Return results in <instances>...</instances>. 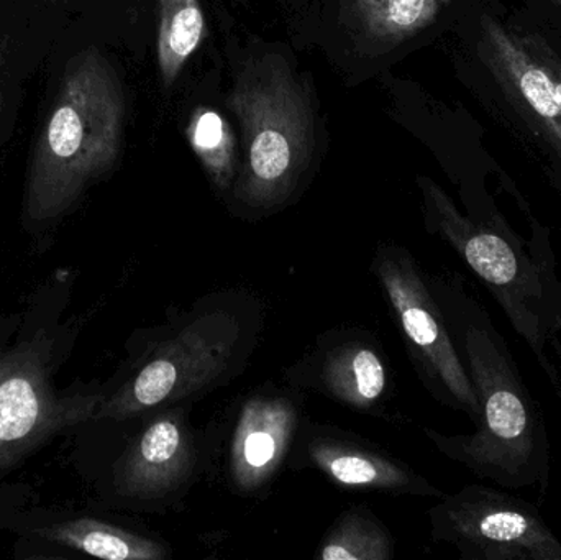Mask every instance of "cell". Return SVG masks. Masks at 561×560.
Masks as SVG:
<instances>
[{"label":"cell","instance_id":"obj_1","mask_svg":"<svg viewBox=\"0 0 561 560\" xmlns=\"http://www.w3.org/2000/svg\"><path fill=\"white\" fill-rule=\"evenodd\" d=\"M434 293L473 384L480 418L471 434L427 430L428 439L478 479L546 495L552 476L549 430L510 344L460 279L438 283Z\"/></svg>","mask_w":561,"mask_h":560},{"label":"cell","instance_id":"obj_2","mask_svg":"<svg viewBox=\"0 0 561 560\" xmlns=\"http://www.w3.org/2000/svg\"><path fill=\"white\" fill-rule=\"evenodd\" d=\"M428 229L486 286L526 342L561 401V278L549 230L534 224L524 240L497 214L461 213L428 178H419Z\"/></svg>","mask_w":561,"mask_h":560},{"label":"cell","instance_id":"obj_3","mask_svg":"<svg viewBox=\"0 0 561 560\" xmlns=\"http://www.w3.org/2000/svg\"><path fill=\"white\" fill-rule=\"evenodd\" d=\"M65 285L0 318V482L56 437L95 420L105 398L58 385L78 329L65 319Z\"/></svg>","mask_w":561,"mask_h":560},{"label":"cell","instance_id":"obj_4","mask_svg":"<svg viewBox=\"0 0 561 560\" xmlns=\"http://www.w3.org/2000/svg\"><path fill=\"white\" fill-rule=\"evenodd\" d=\"M125 98L117 72L99 49L69 59L55 104L39 130L26 180L23 220L49 227L117 163Z\"/></svg>","mask_w":561,"mask_h":560},{"label":"cell","instance_id":"obj_5","mask_svg":"<svg viewBox=\"0 0 561 560\" xmlns=\"http://www.w3.org/2000/svg\"><path fill=\"white\" fill-rule=\"evenodd\" d=\"M227 105L239 118L245 161L237 199L272 209L289 199L313 150L309 95L278 55L253 59L239 72Z\"/></svg>","mask_w":561,"mask_h":560},{"label":"cell","instance_id":"obj_6","mask_svg":"<svg viewBox=\"0 0 561 560\" xmlns=\"http://www.w3.org/2000/svg\"><path fill=\"white\" fill-rule=\"evenodd\" d=\"M432 536L467 560H561V539L539 506L488 485L442 496L431 510Z\"/></svg>","mask_w":561,"mask_h":560},{"label":"cell","instance_id":"obj_7","mask_svg":"<svg viewBox=\"0 0 561 560\" xmlns=\"http://www.w3.org/2000/svg\"><path fill=\"white\" fill-rule=\"evenodd\" d=\"M376 275L432 393L477 424L480 404L470 375L444 309L412 256L402 249L381 250Z\"/></svg>","mask_w":561,"mask_h":560},{"label":"cell","instance_id":"obj_8","mask_svg":"<svg viewBox=\"0 0 561 560\" xmlns=\"http://www.w3.org/2000/svg\"><path fill=\"white\" fill-rule=\"evenodd\" d=\"M239 339V324L229 316L197 319L161 344L130 380L105 397L95 420H130L210 387L229 370Z\"/></svg>","mask_w":561,"mask_h":560},{"label":"cell","instance_id":"obj_9","mask_svg":"<svg viewBox=\"0 0 561 560\" xmlns=\"http://www.w3.org/2000/svg\"><path fill=\"white\" fill-rule=\"evenodd\" d=\"M480 55L507 98L546 138L561 164V61L539 36L483 16Z\"/></svg>","mask_w":561,"mask_h":560},{"label":"cell","instance_id":"obj_10","mask_svg":"<svg viewBox=\"0 0 561 560\" xmlns=\"http://www.w3.org/2000/svg\"><path fill=\"white\" fill-rule=\"evenodd\" d=\"M196 464L193 434L181 414L151 421L115 464V487L128 499H160L190 479Z\"/></svg>","mask_w":561,"mask_h":560},{"label":"cell","instance_id":"obj_11","mask_svg":"<svg viewBox=\"0 0 561 560\" xmlns=\"http://www.w3.org/2000/svg\"><path fill=\"white\" fill-rule=\"evenodd\" d=\"M296 426V408L289 401L273 397L247 401L230 447V476L237 489L253 492L275 476Z\"/></svg>","mask_w":561,"mask_h":560},{"label":"cell","instance_id":"obj_12","mask_svg":"<svg viewBox=\"0 0 561 560\" xmlns=\"http://www.w3.org/2000/svg\"><path fill=\"white\" fill-rule=\"evenodd\" d=\"M309 456L313 466L330 480L348 489L392 490L421 496H444L428 480L415 476L409 467L345 441H312Z\"/></svg>","mask_w":561,"mask_h":560},{"label":"cell","instance_id":"obj_13","mask_svg":"<svg viewBox=\"0 0 561 560\" xmlns=\"http://www.w3.org/2000/svg\"><path fill=\"white\" fill-rule=\"evenodd\" d=\"M35 535L58 548L107 560H161L163 546L95 518H75L36 529Z\"/></svg>","mask_w":561,"mask_h":560},{"label":"cell","instance_id":"obj_14","mask_svg":"<svg viewBox=\"0 0 561 560\" xmlns=\"http://www.w3.org/2000/svg\"><path fill=\"white\" fill-rule=\"evenodd\" d=\"M385 364L378 352L362 344L336 347L327 354L322 381L327 390L348 407L368 410L385 393Z\"/></svg>","mask_w":561,"mask_h":560},{"label":"cell","instance_id":"obj_15","mask_svg":"<svg viewBox=\"0 0 561 560\" xmlns=\"http://www.w3.org/2000/svg\"><path fill=\"white\" fill-rule=\"evenodd\" d=\"M158 65L170 88L206 35L199 0H158Z\"/></svg>","mask_w":561,"mask_h":560},{"label":"cell","instance_id":"obj_16","mask_svg":"<svg viewBox=\"0 0 561 560\" xmlns=\"http://www.w3.org/2000/svg\"><path fill=\"white\" fill-rule=\"evenodd\" d=\"M454 0H353L356 19L369 38L398 43L435 22Z\"/></svg>","mask_w":561,"mask_h":560},{"label":"cell","instance_id":"obj_17","mask_svg":"<svg viewBox=\"0 0 561 560\" xmlns=\"http://www.w3.org/2000/svg\"><path fill=\"white\" fill-rule=\"evenodd\" d=\"M187 140L217 190L226 191L236 178V137L226 118L199 107L187 127Z\"/></svg>","mask_w":561,"mask_h":560},{"label":"cell","instance_id":"obj_18","mask_svg":"<svg viewBox=\"0 0 561 560\" xmlns=\"http://www.w3.org/2000/svg\"><path fill=\"white\" fill-rule=\"evenodd\" d=\"M322 560H386L392 558L388 532L362 510L345 513L320 546Z\"/></svg>","mask_w":561,"mask_h":560},{"label":"cell","instance_id":"obj_19","mask_svg":"<svg viewBox=\"0 0 561 560\" xmlns=\"http://www.w3.org/2000/svg\"><path fill=\"white\" fill-rule=\"evenodd\" d=\"M3 107H5V92H3V52L0 49V124H2Z\"/></svg>","mask_w":561,"mask_h":560},{"label":"cell","instance_id":"obj_20","mask_svg":"<svg viewBox=\"0 0 561 560\" xmlns=\"http://www.w3.org/2000/svg\"><path fill=\"white\" fill-rule=\"evenodd\" d=\"M557 3H559V5L561 7V0H557Z\"/></svg>","mask_w":561,"mask_h":560}]
</instances>
